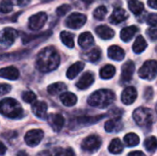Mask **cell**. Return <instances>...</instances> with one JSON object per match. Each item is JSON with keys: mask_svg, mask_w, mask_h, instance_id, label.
Instances as JSON below:
<instances>
[{"mask_svg": "<svg viewBox=\"0 0 157 156\" xmlns=\"http://www.w3.org/2000/svg\"><path fill=\"white\" fill-rule=\"evenodd\" d=\"M60 99H61V102L66 107H73L77 102L76 96L71 92H65V93L62 94L60 97Z\"/></svg>", "mask_w": 157, "mask_h": 156, "instance_id": "cell-24", "label": "cell"}, {"mask_svg": "<svg viewBox=\"0 0 157 156\" xmlns=\"http://www.w3.org/2000/svg\"><path fill=\"white\" fill-rule=\"evenodd\" d=\"M101 144H102L101 138L99 136L94 134V135H90V136L86 137L83 141L81 147L86 152L94 153V152H97L100 148Z\"/></svg>", "mask_w": 157, "mask_h": 156, "instance_id": "cell-7", "label": "cell"}, {"mask_svg": "<svg viewBox=\"0 0 157 156\" xmlns=\"http://www.w3.org/2000/svg\"><path fill=\"white\" fill-rule=\"evenodd\" d=\"M147 36L149 37V39L153 41L157 40V28H151L148 29L146 31Z\"/></svg>", "mask_w": 157, "mask_h": 156, "instance_id": "cell-39", "label": "cell"}, {"mask_svg": "<svg viewBox=\"0 0 157 156\" xmlns=\"http://www.w3.org/2000/svg\"><path fill=\"white\" fill-rule=\"evenodd\" d=\"M82 1L86 4H91L93 2V0H82Z\"/></svg>", "mask_w": 157, "mask_h": 156, "instance_id": "cell-46", "label": "cell"}, {"mask_svg": "<svg viewBox=\"0 0 157 156\" xmlns=\"http://www.w3.org/2000/svg\"><path fill=\"white\" fill-rule=\"evenodd\" d=\"M116 73V69L111 64H107L100 69L99 74L102 79H110L114 76Z\"/></svg>", "mask_w": 157, "mask_h": 156, "instance_id": "cell-26", "label": "cell"}, {"mask_svg": "<svg viewBox=\"0 0 157 156\" xmlns=\"http://www.w3.org/2000/svg\"><path fill=\"white\" fill-rule=\"evenodd\" d=\"M108 13V9L105 6H98V8L95 9L94 13H93V16L96 19H98V20H102L105 18L106 15Z\"/></svg>", "mask_w": 157, "mask_h": 156, "instance_id": "cell-34", "label": "cell"}, {"mask_svg": "<svg viewBox=\"0 0 157 156\" xmlns=\"http://www.w3.org/2000/svg\"><path fill=\"white\" fill-rule=\"evenodd\" d=\"M60 64V55L55 48L46 47L41 50L36 58L37 68L42 73L55 70Z\"/></svg>", "mask_w": 157, "mask_h": 156, "instance_id": "cell-1", "label": "cell"}, {"mask_svg": "<svg viewBox=\"0 0 157 156\" xmlns=\"http://www.w3.org/2000/svg\"><path fill=\"white\" fill-rule=\"evenodd\" d=\"M55 156H75V153L71 148H67L64 150L59 149V152L55 153Z\"/></svg>", "mask_w": 157, "mask_h": 156, "instance_id": "cell-38", "label": "cell"}, {"mask_svg": "<svg viewBox=\"0 0 157 156\" xmlns=\"http://www.w3.org/2000/svg\"><path fill=\"white\" fill-rule=\"evenodd\" d=\"M37 156H52V154L48 151H43V152L40 153Z\"/></svg>", "mask_w": 157, "mask_h": 156, "instance_id": "cell-45", "label": "cell"}, {"mask_svg": "<svg viewBox=\"0 0 157 156\" xmlns=\"http://www.w3.org/2000/svg\"><path fill=\"white\" fill-rule=\"evenodd\" d=\"M137 31H138V28L136 26H134V25L125 27L121 31V39L124 42H128L133 38V36L135 35V33Z\"/></svg>", "mask_w": 157, "mask_h": 156, "instance_id": "cell-21", "label": "cell"}, {"mask_svg": "<svg viewBox=\"0 0 157 156\" xmlns=\"http://www.w3.org/2000/svg\"><path fill=\"white\" fill-rule=\"evenodd\" d=\"M47 120L49 125L55 132H59L64 125V119L61 114H50L47 116Z\"/></svg>", "mask_w": 157, "mask_h": 156, "instance_id": "cell-12", "label": "cell"}, {"mask_svg": "<svg viewBox=\"0 0 157 156\" xmlns=\"http://www.w3.org/2000/svg\"><path fill=\"white\" fill-rule=\"evenodd\" d=\"M0 113L9 119H18L23 114V108L14 98H4L0 101Z\"/></svg>", "mask_w": 157, "mask_h": 156, "instance_id": "cell-3", "label": "cell"}, {"mask_svg": "<svg viewBox=\"0 0 157 156\" xmlns=\"http://www.w3.org/2000/svg\"><path fill=\"white\" fill-rule=\"evenodd\" d=\"M85 67V63L83 62H76L75 63H74L73 65H71L67 72H66V76L69 79H74L77 76V74L84 69Z\"/></svg>", "mask_w": 157, "mask_h": 156, "instance_id": "cell-23", "label": "cell"}, {"mask_svg": "<svg viewBox=\"0 0 157 156\" xmlns=\"http://www.w3.org/2000/svg\"><path fill=\"white\" fill-rule=\"evenodd\" d=\"M13 10V2L11 0H3L0 3V12L6 14Z\"/></svg>", "mask_w": 157, "mask_h": 156, "instance_id": "cell-35", "label": "cell"}, {"mask_svg": "<svg viewBox=\"0 0 157 156\" xmlns=\"http://www.w3.org/2000/svg\"><path fill=\"white\" fill-rule=\"evenodd\" d=\"M155 109H156V112H157V103H156V106H155Z\"/></svg>", "mask_w": 157, "mask_h": 156, "instance_id": "cell-47", "label": "cell"}, {"mask_svg": "<svg viewBox=\"0 0 157 156\" xmlns=\"http://www.w3.org/2000/svg\"><path fill=\"white\" fill-rule=\"evenodd\" d=\"M133 120L135 122L143 128L150 127L155 120V114L152 109L148 108H138L133 112Z\"/></svg>", "mask_w": 157, "mask_h": 156, "instance_id": "cell-4", "label": "cell"}, {"mask_svg": "<svg viewBox=\"0 0 157 156\" xmlns=\"http://www.w3.org/2000/svg\"><path fill=\"white\" fill-rule=\"evenodd\" d=\"M43 136H44V133L41 130L34 129V130L29 131L26 133L24 140L27 145H29V147H36L42 141Z\"/></svg>", "mask_w": 157, "mask_h": 156, "instance_id": "cell-8", "label": "cell"}, {"mask_svg": "<svg viewBox=\"0 0 157 156\" xmlns=\"http://www.w3.org/2000/svg\"><path fill=\"white\" fill-rule=\"evenodd\" d=\"M19 76V72L15 66H7L0 69V77L8 80H16Z\"/></svg>", "mask_w": 157, "mask_h": 156, "instance_id": "cell-18", "label": "cell"}, {"mask_svg": "<svg viewBox=\"0 0 157 156\" xmlns=\"http://www.w3.org/2000/svg\"><path fill=\"white\" fill-rule=\"evenodd\" d=\"M6 153V147L3 143L0 142V156L5 155Z\"/></svg>", "mask_w": 157, "mask_h": 156, "instance_id": "cell-42", "label": "cell"}, {"mask_svg": "<svg viewBox=\"0 0 157 156\" xmlns=\"http://www.w3.org/2000/svg\"><path fill=\"white\" fill-rule=\"evenodd\" d=\"M129 17L128 13L123 8H115L109 17V21L111 24H120L123 21H125Z\"/></svg>", "mask_w": 157, "mask_h": 156, "instance_id": "cell-15", "label": "cell"}, {"mask_svg": "<svg viewBox=\"0 0 157 156\" xmlns=\"http://www.w3.org/2000/svg\"><path fill=\"white\" fill-rule=\"evenodd\" d=\"M109 151L113 154H121L122 151H123V144L121 143V140L118 139V138L112 140L109 146Z\"/></svg>", "mask_w": 157, "mask_h": 156, "instance_id": "cell-29", "label": "cell"}, {"mask_svg": "<svg viewBox=\"0 0 157 156\" xmlns=\"http://www.w3.org/2000/svg\"><path fill=\"white\" fill-rule=\"evenodd\" d=\"M108 55L111 60L120 62L124 59L125 51L121 47H120L118 45H112L108 50Z\"/></svg>", "mask_w": 157, "mask_h": 156, "instance_id": "cell-17", "label": "cell"}, {"mask_svg": "<svg viewBox=\"0 0 157 156\" xmlns=\"http://www.w3.org/2000/svg\"><path fill=\"white\" fill-rule=\"evenodd\" d=\"M144 147L145 149L150 152V153H153L155 152L157 149V139L154 136H151V137H148L145 139L144 141Z\"/></svg>", "mask_w": 157, "mask_h": 156, "instance_id": "cell-33", "label": "cell"}, {"mask_svg": "<svg viewBox=\"0 0 157 156\" xmlns=\"http://www.w3.org/2000/svg\"><path fill=\"white\" fill-rule=\"evenodd\" d=\"M146 22L148 25L150 26H156L157 25V14L156 13H152L150 14L147 18H146Z\"/></svg>", "mask_w": 157, "mask_h": 156, "instance_id": "cell-40", "label": "cell"}, {"mask_svg": "<svg viewBox=\"0 0 157 156\" xmlns=\"http://www.w3.org/2000/svg\"><path fill=\"white\" fill-rule=\"evenodd\" d=\"M47 104L43 101H34L31 106V110L33 114L41 120L47 119Z\"/></svg>", "mask_w": 157, "mask_h": 156, "instance_id": "cell-13", "label": "cell"}, {"mask_svg": "<svg viewBox=\"0 0 157 156\" xmlns=\"http://www.w3.org/2000/svg\"><path fill=\"white\" fill-rule=\"evenodd\" d=\"M148 6L154 9H157V0H148Z\"/></svg>", "mask_w": 157, "mask_h": 156, "instance_id": "cell-43", "label": "cell"}, {"mask_svg": "<svg viewBox=\"0 0 157 156\" xmlns=\"http://www.w3.org/2000/svg\"><path fill=\"white\" fill-rule=\"evenodd\" d=\"M47 21V15L44 12H39L31 16L29 19V27L31 30L40 29Z\"/></svg>", "mask_w": 157, "mask_h": 156, "instance_id": "cell-10", "label": "cell"}, {"mask_svg": "<svg viewBox=\"0 0 157 156\" xmlns=\"http://www.w3.org/2000/svg\"><path fill=\"white\" fill-rule=\"evenodd\" d=\"M95 81V77L94 74L92 73H85L82 77L79 79V81L76 83V87L80 90H86V88H88L90 86L93 85Z\"/></svg>", "mask_w": 157, "mask_h": 156, "instance_id": "cell-16", "label": "cell"}, {"mask_svg": "<svg viewBox=\"0 0 157 156\" xmlns=\"http://www.w3.org/2000/svg\"><path fill=\"white\" fill-rule=\"evenodd\" d=\"M122 129V122L119 118H115L112 120H108L105 123V130L107 132H118Z\"/></svg>", "mask_w": 157, "mask_h": 156, "instance_id": "cell-20", "label": "cell"}, {"mask_svg": "<svg viewBox=\"0 0 157 156\" xmlns=\"http://www.w3.org/2000/svg\"><path fill=\"white\" fill-rule=\"evenodd\" d=\"M135 70V64L132 61H128L126 62L122 67H121V81L125 84L127 82H130L132 78L133 73Z\"/></svg>", "mask_w": 157, "mask_h": 156, "instance_id": "cell-11", "label": "cell"}, {"mask_svg": "<svg viewBox=\"0 0 157 156\" xmlns=\"http://www.w3.org/2000/svg\"><path fill=\"white\" fill-rule=\"evenodd\" d=\"M86 22V16L81 13H73L65 20V24L68 28L77 29L83 27Z\"/></svg>", "mask_w": 157, "mask_h": 156, "instance_id": "cell-9", "label": "cell"}, {"mask_svg": "<svg viewBox=\"0 0 157 156\" xmlns=\"http://www.w3.org/2000/svg\"><path fill=\"white\" fill-rule=\"evenodd\" d=\"M146 48H147V42H146L145 39H144L142 35H139V36L136 38V40H135V41H134V43H133V45H132V50H133V51H134L135 53H137V54H140V53H142Z\"/></svg>", "mask_w": 157, "mask_h": 156, "instance_id": "cell-25", "label": "cell"}, {"mask_svg": "<svg viewBox=\"0 0 157 156\" xmlns=\"http://www.w3.org/2000/svg\"><path fill=\"white\" fill-rule=\"evenodd\" d=\"M61 40L63 43L67 46L68 48H74L75 46V40H74V35L68 31H62L60 34Z\"/></svg>", "mask_w": 157, "mask_h": 156, "instance_id": "cell-30", "label": "cell"}, {"mask_svg": "<svg viewBox=\"0 0 157 156\" xmlns=\"http://www.w3.org/2000/svg\"><path fill=\"white\" fill-rule=\"evenodd\" d=\"M128 156H146L143 152L141 151H134V152H132L130 153Z\"/></svg>", "mask_w": 157, "mask_h": 156, "instance_id": "cell-44", "label": "cell"}, {"mask_svg": "<svg viewBox=\"0 0 157 156\" xmlns=\"http://www.w3.org/2000/svg\"><path fill=\"white\" fill-rule=\"evenodd\" d=\"M70 9H71V6H70L69 5L64 4V5L60 6L56 9V13H57L58 16L63 17L64 15H66V13H67Z\"/></svg>", "mask_w": 157, "mask_h": 156, "instance_id": "cell-37", "label": "cell"}, {"mask_svg": "<svg viewBox=\"0 0 157 156\" xmlns=\"http://www.w3.org/2000/svg\"><path fill=\"white\" fill-rule=\"evenodd\" d=\"M137 98V91L133 86L126 87L121 94V101L125 105H132Z\"/></svg>", "mask_w": 157, "mask_h": 156, "instance_id": "cell-14", "label": "cell"}, {"mask_svg": "<svg viewBox=\"0 0 157 156\" xmlns=\"http://www.w3.org/2000/svg\"><path fill=\"white\" fill-rule=\"evenodd\" d=\"M66 89V86L65 84L62 83V82H57V83H54V84H52L48 86V93L50 95H52V96H55V95H58L59 93H62L63 92L64 90Z\"/></svg>", "mask_w": 157, "mask_h": 156, "instance_id": "cell-27", "label": "cell"}, {"mask_svg": "<svg viewBox=\"0 0 157 156\" xmlns=\"http://www.w3.org/2000/svg\"><path fill=\"white\" fill-rule=\"evenodd\" d=\"M128 6L134 15H140L144 9V4L139 0H130L128 2Z\"/></svg>", "mask_w": 157, "mask_h": 156, "instance_id": "cell-28", "label": "cell"}, {"mask_svg": "<svg viewBox=\"0 0 157 156\" xmlns=\"http://www.w3.org/2000/svg\"><path fill=\"white\" fill-rule=\"evenodd\" d=\"M17 37V31L12 28H6L3 29L1 35H0V48L6 49L10 47L16 38Z\"/></svg>", "mask_w": 157, "mask_h": 156, "instance_id": "cell-6", "label": "cell"}, {"mask_svg": "<svg viewBox=\"0 0 157 156\" xmlns=\"http://www.w3.org/2000/svg\"><path fill=\"white\" fill-rule=\"evenodd\" d=\"M124 143H126L127 146L129 147H134L137 146L140 143V139L138 137V135H136L135 133H128L125 135L124 137Z\"/></svg>", "mask_w": 157, "mask_h": 156, "instance_id": "cell-32", "label": "cell"}, {"mask_svg": "<svg viewBox=\"0 0 157 156\" xmlns=\"http://www.w3.org/2000/svg\"><path fill=\"white\" fill-rule=\"evenodd\" d=\"M96 33L102 40H110L115 36V31L111 28L105 26V25H101V26L97 27Z\"/></svg>", "mask_w": 157, "mask_h": 156, "instance_id": "cell-19", "label": "cell"}, {"mask_svg": "<svg viewBox=\"0 0 157 156\" xmlns=\"http://www.w3.org/2000/svg\"><path fill=\"white\" fill-rule=\"evenodd\" d=\"M139 76L143 79L153 80L157 76V62L155 60L146 61L140 68Z\"/></svg>", "mask_w": 157, "mask_h": 156, "instance_id": "cell-5", "label": "cell"}, {"mask_svg": "<svg viewBox=\"0 0 157 156\" xmlns=\"http://www.w3.org/2000/svg\"><path fill=\"white\" fill-rule=\"evenodd\" d=\"M101 56V51L98 49V48H94L92 49L90 51H88L87 53L84 54V58L88 61V62H91V63H96L97 61L99 60Z\"/></svg>", "mask_w": 157, "mask_h": 156, "instance_id": "cell-31", "label": "cell"}, {"mask_svg": "<svg viewBox=\"0 0 157 156\" xmlns=\"http://www.w3.org/2000/svg\"><path fill=\"white\" fill-rule=\"evenodd\" d=\"M115 100V94L109 89H100L95 91L87 99V103L95 108H106Z\"/></svg>", "mask_w": 157, "mask_h": 156, "instance_id": "cell-2", "label": "cell"}, {"mask_svg": "<svg viewBox=\"0 0 157 156\" xmlns=\"http://www.w3.org/2000/svg\"><path fill=\"white\" fill-rule=\"evenodd\" d=\"M78 44L83 49H87L94 44V38L90 32H84L78 38Z\"/></svg>", "mask_w": 157, "mask_h": 156, "instance_id": "cell-22", "label": "cell"}, {"mask_svg": "<svg viewBox=\"0 0 157 156\" xmlns=\"http://www.w3.org/2000/svg\"><path fill=\"white\" fill-rule=\"evenodd\" d=\"M36 98L37 97L32 91H25L22 94V99L26 103H33L34 101H36Z\"/></svg>", "mask_w": 157, "mask_h": 156, "instance_id": "cell-36", "label": "cell"}, {"mask_svg": "<svg viewBox=\"0 0 157 156\" xmlns=\"http://www.w3.org/2000/svg\"><path fill=\"white\" fill-rule=\"evenodd\" d=\"M11 90V86L6 84H2L0 85V96H4L7 93H9Z\"/></svg>", "mask_w": 157, "mask_h": 156, "instance_id": "cell-41", "label": "cell"}]
</instances>
